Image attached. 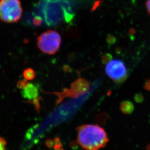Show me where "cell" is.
Listing matches in <instances>:
<instances>
[{
	"label": "cell",
	"mask_w": 150,
	"mask_h": 150,
	"mask_svg": "<svg viewBox=\"0 0 150 150\" xmlns=\"http://www.w3.org/2000/svg\"><path fill=\"white\" fill-rule=\"evenodd\" d=\"M23 75L27 80H31L35 77V72L31 68H28L24 70Z\"/></svg>",
	"instance_id": "7"
},
{
	"label": "cell",
	"mask_w": 150,
	"mask_h": 150,
	"mask_svg": "<svg viewBox=\"0 0 150 150\" xmlns=\"http://www.w3.org/2000/svg\"><path fill=\"white\" fill-rule=\"evenodd\" d=\"M77 142L85 150H99L109 141L106 132L98 125H83L77 128Z\"/></svg>",
	"instance_id": "1"
},
{
	"label": "cell",
	"mask_w": 150,
	"mask_h": 150,
	"mask_svg": "<svg viewBox=\"0 0 150 150\" xmlns=\"http://www.w3.org/2000/svg\"><path fill=\"white\" fill-rule=\"evenodd\" d=\"M134 106L133 104L129 100L122 102L120 105V110L125 114H129L133 111Z\"/></svg>",
	"instance_id": "6"
},
{
	"label": "cell",
	"mask_w": 150,
	"mask_h": 150,
	"mask_svg": "<svg viewBox=\"0 0 150 150\" xmlns=\"http://www.w3.org/2000/svg\"><path fill=\"white\" fill-rule=\"evenodd\" d=\"M20 0H0V20L6 23H17L23 14Z\"/></svg>",
	"instance_id": "2"
},
{
	"label": "cell",
	"mask_w": 150,
	"mask_h": 150,
	"mask_svg": "<svg viewBox=\"0 0 150 150\" xmlns=\"http://www.w3.org/2000/svg\"><path fill=\"white\" fill-rule=\"evenodd\" d=\"M146 6L148 12L150 14V0H147L146 3Z\"/></svg>",
	"instance_id": "10"
},
{
	"label": "cell",
	"mask_w": 150,
	"mask_h": 150,
	"mask_svg": "<svg viewBox=\"0 0 150 150\" xmlns=\"http://www.w3.org/2000/svg\"><path fill=\"white\" fill-rule=\"evenodd\" d=\"M6 142L4 139L0 137V150H6Z\"/></svg>",
	"instance_id": "8"
},
{
	"label": "cell",
	"mask_w": 150,
	"mask_h": 150,
	"mask_svg": "<svg viewBox=\"0 0 150 150\" xmlns=\"http://www.w3.org/2000/svg\"><path fill=\"white\" fill-rule=\"evenodd\" d=\"M23 88L24 89L23 92V95L26 98L32 99L38 93L37 88L32 83H27V85Z\"/></svg>",
	"instance_id": "5"
},
{
	"label": "cell",
	"mask_w": 150,
	"mask_h": 150,
	"mask_svg": "<svg viewBox=\"0 0 150 150\" xmlns=\"http://www.w3.org/2000/svg\"><path fill=\"white\" fill-rule=\"evenodd\" d=\"M109 55L105 56L103 63L106 64L105 70L107 75L116 83L124 82L128 77V71L123 61L120 60L111 59Z\"/></svg>",
	"instance_id": "4"
},
{
	"label": "cell",
	"mask_w": 150,
	"mask_h": 150,
	"mask_svg": "<svg viewBox=\"0 0 150 150\" xmlns=\"http://www.w3.org/2000/svg\"><path fill=\"white\" fill-rule=\"evenodd\" d=\"M145 89L150 91V79L148 80L144 85Z\"/></svg>",
	"instance_id": "9"
},
{
	"label": "cell",
	"mask_w": 150,
	"mask_h": 150,
	"mask_svg": "<svg viewBox=\"0 0 150 150\" xmlns=\"http://www.w3.org/2000/svg\"><path fill=\"white\" fill-rule=\"evenodd\" d=\"M61 44V35L57 32L48 30L37 38V45L44 54H54L59 50Z\"/></svg>",
	"instance_id": "3"
}]
</instances>
